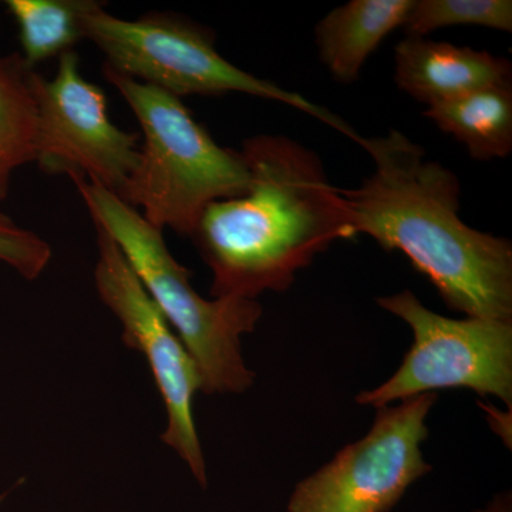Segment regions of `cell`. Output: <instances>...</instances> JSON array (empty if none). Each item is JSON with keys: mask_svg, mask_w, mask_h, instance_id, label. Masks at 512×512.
<instances>
[{"mask_svg": "<svg viewBox=\"0 0 512 512\" xmlns=\"http://www.w3.org/2000/svg\"><path fill=\"white\" fill-rule=\"evenodd\" d=\"M397 86L427 107L511 83V63L484 50L409 37L394 49Z\"/></svg>", "mask_w": 512, "mask_h": 512, "instance_id": "cell-10", "label": "cell"}, {"mask_svg": "<svg viewBox=\"0 0 512 512\" xmlns=\"http://www.w3.org/2000/svg\"><path fill=\"white\" fill-rule=\"evenodd\" d=\"M413 330V345L389 380L357 394L360 406H390L441 389H470L512 404V322L453 319L430 311L412 291L377 299Z\"/></svg>", "mask_w": 512, "mask_h": 512, "instance_id": "cell-6", "label": "cell"}, {"mask_svg": "<svg viewBox=\"0 0 512 512\" xmlns=\"http://www.w3.org/2000/svg\"><path fill=\"white\" fill-rule=\"evenodd\" d=\"M93 224L114 239L200 370L201 392L244 393L255 373L245 365L241 336L261 319L256 299L202 298L191 285V272L171 255L163 231L113 192L74 175Z\"/></svg>", "mask_w": 512, "mask_h": 512, "instance_id": "cell-3", "label": "cell"}, {"mask_svg": "<svg viewBox=\"0 0 512 512\" xmlns=\"http://www.w3.org/2000/svg\"><path fill=\"white\" fill-rule=\"evenodd\" d=\"M443 133L466 146L476 160L507 158L512 151L511 83L494 84L424 111Z\"/></svg>", "mask_w": 512, "mask_h": 512, "instance_id": "cell-12", "label": "cell"}, {"mask_svg": "<svg viewBox=\"0 0 512 512\" xmlns=\"http://www.w3.org/2000/svg\"><path fill=\"white\" fill-rule=\"evenodd\" d=\"M84 39L106 56L114 72L156 86L178 99L188 96L248 94L286 104L359 140L345 120L296 92L259 79L229 62L215 49L210 29L173 13H148L137 19H121L90 0L82 18Z\"/></svg>", "mask_w": 512, "mask_h": 512, "instance_id": "cell-5", "label": "cell"}, {"mask_svg": "<svg viewBox=\"0 0 512 512\" xmlns=\"http://www.w3.org/2000/svg\"><path fill=\"white\" fill-rule=\"evenodd\" d=\"M375 170L339 188L355 235L399 251L466 318L512 322V244L461 220L460 180L397 130L356 141Z\"/></svg>", "mask_w": 512, "mask_h": 512, "instance_id": "cell-1", "label": "cell"}, {"mask_svg": "<svg viewBox=\"0 0 512 512\" xmlns=\"http://www.w3.org/2000/svg\"><path fill=\"white\" fill-rule=\"evenodd\" d=\"M483 26L512 32L511 0H414L403 30L409 37H427L451 26Z\"/></svg>", "mask_w": 512, "mask_h": 512, "instance_id": "cell-15", "label": "cell"}, {"mask_svg": "<svg viewBox=\"0 0 512 512\" xmlns=\"http://www.w3.org/2000/svg\"><path fill=\"white\" fill-rule=\"evenodd\" d=\"M20 53L0 56V202L18 168L35 163L37 111Z\"/></svg>", "mask_w": 512, "mask_h": 512, "instance_id": "cell-13", "label": "cell"}, {"mask_svg": "<svg viewBox=\"0 0 512 512\" xmlns=\"http://www.w3.org/2000/svg\"><path fill=\"white\" fill-rule=\"evenodd\" d=\"M52 259V248L45 239L19 227L6 215H0V261L15 269L28 281L39 278Z\"/></svg>", "mask_w": 512, "mask_h": 512, "instance_id": "cell-16", "label": "cell"}, {"mask_svg": "<svg viewBox=\"0 0 512 512\" xmlns=\"http://www.w3.org/2000/svg\"><path fill=\"white\" fill-rule=\"evenodd\" d=\"M143 131V146L119 197L154 227L191 237L212 202L247 191L249 173L241 153L221 147L183 100L151 84L103 66Z\"/></svg>", "mask_w": 512, "mask_h": 512, "instance_id": "cell-4", "label": "cell"}, {"mask_svg": "<svg viewBox=\"0 0 512 512\" xmlns=\"http://www.w3.org/2000/svg\"><path fill=\"white\" fill-rule=\"evenodd\" d=\"M90 0H6L18 26L23 63L30 70L72 52L84 39L82 18Z\"/></svg>", "mask_w": 512, "mask_h": 512, "instance_id": "cell-14", "label": "cell"}, {"mask_svg": "<svg viewBox=\"0 0 512 512\" xmlns=\"http://www.w3.org/2000/svg\"><path fill=\"white\" fill-rule=\"evenodd\" d=\"M413 5L414 0H352L330 10L315 30L320 60L338 82H356L383 40L403 28Z\"/></svg>", "mask_w": 512, "mask_h": 512, "instance_id": "cell-11", "label": "cell"}, {"mask_svg": "<svg viewBox=\"0 0 512 512\" xmlns=\"http://www.w3.org/2000/svg\"><path fill=\"white\" fill-rule=\"evenodd\" d=\"M97 232L94 282L104 305L123 325V340L146 357L167 407L164 443L183 458L198 483L207 485L204 454L195 429L192 404L201 390V375L184 343L128 264L126 256L104 229Z\"/></svg>", "mask_w": 512, "mask_h": 512, "instance_id": "cell-9", "label": "cell"}, {"mask_svg": "<svg viewBox=\"0 0 512 512\" xmlns=\"http://www.w3.org/2000/svg\"><path fill=\"white\" fill-rule=\"evenodd\" d=\"M239 153L247 191L208 205L190 237L210 266L214 298L285 292L316 255L356 237L339 188L309 148L259 134Z\"/></svg>", "mask_w": 512, "mask_h": 512, "instance_id": "cell-2", "label": "cell"}, {"mask_svg": "<svg viewBox=\"0 0 512 512\" xmlns=\"http://www.w3.org/2000/svg\"><path fill=\"white\" fill-rule=\"evenodd\" d=\"M437 400V393H424L376 409L375 423L363 439L343 447L296 485L288 512L392 511L407 488L431 471L421 446Z\"/></svg>", "mask_w": 512, "mask_h": 512, "instance_id": "cell-7", "label": "cell"}, {"mask_svg": "<svg viewBox=\"0 0 512 512\" xmlns=\"http://www.w3.org/2000/svg\"><path fill=\"white\" fill-rule=\"evenodd\" d=\"M35 97V163L43 173L83 177L117 197L136 167L138 136L116 126L106 93L84 79L77 53H64L53 79L29 72Z\"/></svg>", "mask_w": 512, "mask_h": 512, "instance_id": "cell-8", "label": "cell"}]
</instances>
